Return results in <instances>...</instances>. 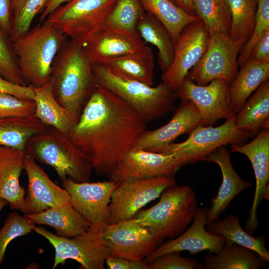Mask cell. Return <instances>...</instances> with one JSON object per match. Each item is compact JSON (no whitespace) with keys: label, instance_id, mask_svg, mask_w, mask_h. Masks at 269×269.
Returning <instances> with one entry per match:
<instances>
[{"label":"cell","instance_id":"6da1fadb","mask_svg":"<svg viewBox=\"0 0 269 269\" xmlns=\"http://www.w3.org/2000/svg\"><path fill=\"white\" fill-rule=\"evenodd\" d=\"M146 123L120 97L97 86L67 135L90 159L98 175L109 177L147 129Z\"/></svg>","mask_w":269,"mask_h":269},{"label":"cell","instance_id":"7a4b0ae2","mask_svg":"<svg viewBox=\"0 0 269 269\" xmlns=\"http://www.w3.org/2000/svg\"><path fill=\"white\" fill-rule=\"evenodd\" d=\"M50 81L58 102L79 118L97 87L93 64L83 47L66 41L55 58Z\"/></svg>","mask_w":269,"mask_h":269},{"label":"cell","instance_id":"3957f363","mask_svg":"<svg viewBox=\"0 0 269 269\" xmlns=\"http://www.w3.org/2000/svg\"><path fill=\"white\" fill-rule=\"evenodd\" d=\"M93 71L97 86L120 97L146 123L174 109L175 92L163 82L151 86L102 65L93 64Z\"/></svg>","mask_w":269,"mask_h":269},{"label":"cell","instance_id":"277c9868","mask_svg":"<svg viewBox=\"0 0 269 269\" xmlns=\"http://www.w3.org/2000/svg\"><path fill=\"white\" fill-rule=\"evenodd\" d=\"M67 40L59 29L45 20L12 41L26 85L39 87L50 81L55 58Z\"/></svg>","mask_w":269,"mask_h":269},{"label":"cell","instance_id":"5b68a950","mask_svg":"<svg viewBox=\"0 0 269 269\" xmlns=\"http://www.w3.org/2000/svg\"><path fill=\"white\" fill-rule=\"evenodd\" d=\"M197 207L192 188L175 184L162 191L156 204L139 211L134 218L159 245L165 239H172L182 233L192 222Z\"/></svg>","mask_w":269,"mask_h":269},{"label":"cell","instance_id":"8992f818","mask_svg":"<svg viewBox=\"0 0 269 269\" xmlns=\"http://www.w3.org/2000/svg\"><path fill=\"white\" fill-rule=\"evenodd\" d=\"M37 162L50 166L61 180L89 182L93 170L90 159L81 152L66 134L50 126L30 137L24 150Z\"/></svg>","mask_w":269,"mask_h":269},{"label":"cell","instance_id":"52a82bcc","mask_svg":"<svg viewBox=\"0 0 269 269\" xmlns=\"http://www.w3.org/2000/svg\"><path fill=\"white\" fill-rule=\"evenodd\" d=\"M117 0H69L45 19L83 47L104 25Z\"/></svg>","mask_w":269,"mask_h":269},{"label":"cell","instance_id":"ba28073f","mask_svg":"<svg viewBox=\"0 0 269 269\" xmlns=\"http://www.w3.org/2000/svg\"><path fill=\"white\" fill-rule=\"evenodd\" d=\"M235 117L226 120L217 127L201 125L195 129L188 137L180 143H172L160 152L171 154L183 166L206 160L207 157L219 147L227 144L241 145L254 135L237 127Z\"/></svg>","mask_w":269,"mask_h":269},{"label":"cell","instance_id":"9c48e42d","mask_svg":"<svg viewBox=\"0 0 269 269\" xmlns=\"http://www.w3.org/2000/svg\"><path fill=\"white\" fill-rule=\"evenodd\" d=\"M107 223L90 226L85 233L72 238L62 237L42 227L35 226L33 231L45 238L55 250L54 269L68 259L79 263L84 269H104L109 250L104 238Z\"/></svg>","mask_w":269,"mask_h":269},{"label":"cell","instance_id":"30bf717a","mask_svg":"<svg viewBox=\"0 0 269 269\" xmlns=\"http://www.w3.org/2000/svg\"><path fill=\"white\" fill-rule=\"evenodd\" d=\"M240 50L239 45L228 35L213 32L210 34L205 54L187 76L199 85H207L216 79H223L230 84L238 72Z\"/></svg>","mask_w":269,"mask_h":269},{"label":"cell","instance_id":"8fae6325","mask_svg":"<svg viewBox=\"0 0 269 269\" xmlns=\"http://www.w3.org/2000/svg\"><path fill=\"white\" fill-rule=\"evenodd\" d=\"M175 184L174 177L165 176L119 183L111 196L106 223L134 218L141 208L159 197L166 188Z\"/></svg>","mask_w":269,"mask_h":269},{"label":"cell","instance_id":"7c38bea8","mask_svg":"<svg viewBox=\"0 0 269 269\" xmlns=\"http://www.w3.org/2000/svg\"><path fill=\"white\" fill-rule=\"evenodd\" d=\"M210 34L199 18L186 26L175 44L173 61L161 75L162 82L175 92L189 71L205 54Z\"/></svg>","mask_w":269,"mask_h":269},{"label":"cell","instance_id":"4fadbf2b","mask_svg":"<svg viewBox=\"0 0 269 269\" xmlns=\"http://www.w3.org/2000/svg\"><path fill=\"white\" fill-rule=\"evenodd\" d=\"M209 84H196L186 76L175 92L177 98L188 100L197 108L201 117V125L213 126L222 119L235 117L236 113L229 102V83L223 79H216Z\"/></svg>","mask_w":269,"mask_h":269},{"label":"cell","instance_id":"5bb4252c","mask_svg":"<svg viewBox=\"0 0 269 269\" xmlns=\"http://www.w3.org/2000/svg\"><path fill=\"white\" fill-rule=\"evenodd\" d=\"M181 167L171 154L132 148L113 170L109 180L120 183L159 176L174 177Z\"/></svg>","mask_w":269,"mask_h":269},{"label":"cell","instance_id":"9a60e30c","mask_svg":"<svg viewBox=\"0 0 269 269\" xmlns=\"http://www.w3.org/2000/svg\"><path fill=\"white\" fill-rule=\"evenodd\" d=\"M104 238L110 255L134 261H142L158 245L134 218L107 224Z\"/></svg>","mask_w":269,"mask_h":269},{"label":"cell","instance_id":"2e32d148","mask_svg":"<svg viewBox=\"0 0 269 269\" xmlns=\"http://www.w3.org/2000/svg\"><path fill=\"white\" fill-rule=\"evenodd\" d=\"M208 209L197 207L192 224L178 236L158 245L142 262L146 265L157 257L171 252L188 251L194 254L204 251L217 254L226 244L222 236L213 234L206 228Z\"/></svg>","mask_w":269,"mask_h":269},{"label":"cell","instance_id":"e0dca14e","mask_svg":"<svg viewBox=\"0 0 269 269\" xmlns=\"http://www.w3.org/2000/svg\"><path fill=\"white\" fill-rule=\"evenodd\" d=\"M61 183L69 194V203L91 226L106 222L111 196L119 183L111 180L77 182L67 178Z\"/></svg>","mask_w":269,"mask_h":269},{"label":"cell","instance_id":"ac0fdd59","mask_svg":"<svg viewBox=\"0 0 269 269\" xmlns=\"http://www.w3.org/2000/svg\"><path fill=\"white\" fill-rule=\"evenodd\" d=\"M231 151L245 155L253 166L256 188L250 216L244 229L252 235L258 227L257 212L263 199H269V129H263L250 142L243 144H231Z\"/></svg>","mask_w":269,"mask_h":269},{"label":"cell","instance_id":"d6986e66","mask_svg":"<svg viewBox=\"0 0 269 269\" xmlns=\"http://www.w3.org/2000/svg\"><path fill=\"white\" fill-rule=\"evenodd\" d=\"M23 170L28 178L27 193L20 210L24 215L35 214L69 202L68 192L53 182L28 154H25Z\"/></svg>","mask_w":269,"mask_h":269},{"label":"cell","instance_id":"ffe728a7","mask_svg":"<svg viewBox=\"0 0 269 269\" xmlns=\"http://www.w3.org/2000/svg\"><path fill=\"white\" fill-rule=\"evenodd\" d=\"M171 120L153 130L144 131L134 142L133 148L160 152L179 136L190 134L201 125V117L190 101L182 100Z\"/></svg>","mask_w":269,"mask_h":269},{"label":"cell","instance_id":"44dd1931","mask_svg":"<svg viewBox=\"0 0 269 269\" xmlns=\"http://www.w3.org/2000/svg\"><path fill=\"white\" fill-rule=\"evenodd\" d=\"M147 45L137 32L130 33L103 26L83 46L93 64L138 51Z\"/></svg>","mask_w":269,"mask_h":269},{"label":"cell","instance_id":"7402d4cb","mask_svg":"<svg viewBox=\"0 0 269 269\" xmlns=\"http://www.w3.org/2000/svg\"><path fill=\"white\" fill-rule=\"evenodd\" d=\"M206 160L217 164L221 169L222 181L216 195L208 209L207 225L218 219L238 194L252 186V183L241 178L231 162L230 152L225 147H219L211 153Z\"/></svg>","mask_w":269,"mask_h":269},{"label":"cell","instance_id":"603a6c76","mask_svg":"<svg viewBox=\"0 0 269 269\" xmlns=\"http://www.w3.org/2000/svg\"><path fill=\"white\" fill-rule=\"evenodd\" d=\"M25 153L23 150L0 146V198L5 200L12 210L21 209L25 191L19 178Z\"/></svg>","mask_w":269,"mask_h":269},{"label":"cell","instance_id":"cb8c5ba5","mask_svg":"<svg viewBox=\"0 0 269 269\" xmlns=\"http://www.w3.org/2000/svg\"><path fill=\"white\" fill-rule=\"evenodd\" d=\"M33 88L35 104L34 116L45 126L52 127L67 134L79 118L58 102L50 81L41 87Z\"/></svg>","mask_w":269,"mask_h":269},{"label":"cell","instance_id":"d4e9b609","mask_svg":"<svg viewBox=\"0 0 269 269\" xmlns=\"http://www.w3.org/2000/svg\"><path fill=\"white\" fill-rule=\"evenodd\" d=\"M269 63L248 59L242 65L235 78L229 84V102L237 114L259 87L269 80Z\"/></svg>","mask_w":269,"mask_h":269},{"label":"cell","instance_id":"484cf974","mask_svg":"<svg viewBox=\"0 0 269 269\" xmlns=\"http://www.w3.org/2000/svg\"><path fill=\"white\" fill-rule=\"evenodd\" d=\"M34 224L49 226L56 235L72 238L86 232L90 225L69 203L46 209L38 213L24 215Z\"/></svg>","mask_w":269,"mask_h":269},{"label":"cell","instance_id":"4316f807","mask_svg":"<svg viewBox=\"0 0 269 269\" xmlns=\"http://www.w3.org/2000/svg\"><path fill=\"white\" fill-rule=\"evenodd\" d=\"M235 123L240 129L256 135L269 129V82L262 83L236 114Z\"/></svg>","mask_w":269,"mask_h":269},{"label":"cell","instance_id":"83f0119b","mask_svg":"<svg viewBox=\"0 0 269 269\" xmlns=\"http://www.w3.org/2000/svg\"><path fill=\"white\" fill-rule=\"evenodd\" d=\"M136 29L145 42L157 48V63L162 73L165 72L173 61L175 48L168 31L156 18L146 12L138 20Z\"/></svg>","mask_w":269,"mask_h":269},{"label":"cell","instance_id":"f1b7e54d","mask_svg":"<svg viewBox=\"0 0 269 269\" xmlns=\"http://www.w3.org/2000/svg\"><path fill=\"white\" fill-rule=\"evenodd\" d=\"M204 269H258L267 262L252 250L234 243H226L216 255H207Z\"/></svg>","mask_w":269,"mask_h":269},{"label":"cell","instance_id":"f546056e","mask_svg":"<svg viewBox=\"0 0 269 269\" xmlns=\"http://www.w3.org/2000/svg\"><path fill=\"white\" fill-rule=\"evenodd\" d=\"M210 232L223 236L226 243H234L256 253L263 259L269 261V252L263 237L255 238L241 226L236 215L230 214L223 219L218 218L206 226Z\"/></svg>","mask_w":269,"mask_h":269},{"label":"cell","instance_id":"4dcf8cb0","mask_svg":"<svg viewBox=\"0 0 269 269\" xmlns=\"http://www.w3.org/2000/svg\"><path fill=\"white\" fill-rule=\"evenodd\" d=\"M101 65L111 67L148 85L153 86L154 56L152 49L147 45L136 52L109 59Z\"/></svg>","mask_w":269,"mask_h":269},{"label":"cell","instance_id":"1f68e13d","mask_svg":"<svg viewBox=\"0 0 269 269\" xmlns=\"http://www.w3.org/2000/svg\"><path fill=\"white\" fill-rule=\"evenodd\" d=\"M145 11L156 18L166 29L174 43L184 28L199 19L188 14L170 0H139Z\"/></svg>","mask_w":269,"mask_h":269},{"label":"cell","instance_id":"d6a6232c","mask_svg":"<svg viewBox=\"0 0 269 269\" xmlns=\"http://www.w3.org/2000/svg\"><path fill=\"white\" fill-rule=\"evenodd\" d=\"M46 126L34 116L0 119V146L24 150L25 144L34 134Z\"/></svg>","mask_w":269,"mask_h":269},{"label":"cell","instance_id":"836d02e7","mask_svg":"<svg viewBox=\"0 0 269 269\" xmlns=\"http://www.w3.org/2000/svg\"><path fill=\"white\" fill-rule=\"evenodd\" d=\"M231 14L229 36L241 49L252 35L255 24L257 0H225Z\"/></svg>","mask_w":269,"mask_h":269},{"label":"cell","instance_id":"e575fe53","mask_svg":"<svg viewBox=\"0 0 269 269\" xmlns=\"http://www.w3.org/2000/svg\"><path fill=\"white\" fill-rule=\"evenodd\" d=\"M193 6L209 34L219 32L229 35L231 19L225 0H193Z\"/></svg>","mask_w":269,"mask_h":269},{"label":"cell","instance_id":"d590c367","mask_svg":"<svg viewBox=\"0 0 269 269\" xmlns=\"http://www.w3.org/2000/svg\"><path fill=\"white\" fill-rule=\"evenodd\" d=\"M145 12L139 0H117L104 26L136 33L137 23Z\"/></svg>","mask_w":269,"mask_h":269},{"label":"cell","instance_id":"8d00e7d4","mask_svg":"<svg viewBox=\"0 0 269 269\" xmlns=\"http://www.w3.org/2000/svg\"><path fill=\"white\" fill-rule=\"evenodd\" d=\"M35 224L25 216L16 212L9 213L0 230V268L8 245L15 238L27 235L33 231Z\"/></svg>","mask_w":269,"mask_h":269},{"label":"cell","instance_id":"74e56055","mask_svg":"<svg viewBox=\"0 0 269 269\" xmlns=\"http://www.w3.org/2000/svg\"><path fill=\"white\" fill-rule=\"evenodd\" d=\"M0 75L11 83L26 85L21 76L10 36L0 28Z\"/></svg>","mask_w":269,"mask_h":269},{"label":"cell","instance_id":"f35d334b","mask_svg":"<svg viewBox=\"0 0 269 269\" xmlns=\"http://www.w3.org/2000/svg\"><path fill=\"white\" fill-rule=\"evenodd\" d=\"M268 31H269V0H257L254 29L251 36L239 52V66L242 65L248 59L255 43Z\"/></svg>","mask_w":269,"mask_h":269},{"label":"cell","instance_id":"ab89813d","mask_svg":"<svg viewBox=\"0 0 269 269\" xmlns=\"http://www.w3.org/2000/svg\"><path fill=\"white\" fill-rule=\"evenodd\" d=\"M50 0H26L18 12L13 16L10 33L11 41L27 32L33 20L41 14Z\"/></svg>","mask_w":269,"mask_h":269},{"label":"cell","instance_id":"60d3db41","mask_svg":"<svg viewBox=\"0 0 269 269\" xmlns=\"http://www.w3.org/2000/svg\"><path fill=\"white\" fill-rule=\"evenodd\" d=\"M35 104L33 100H22L5 93H0V119L34 116Z\"/></svg>","mask_w":269,"mask_h":269},{"label":"cell","instance_id":"b9f144b4","mask_svg":"<svg viewBox=\"0 0 269 269\" xmlns=\"http://www.w3.org/2000/svg\"><path fill=\"white\" fill-rule=\"evenodd\" d=\"M146 265L148 269H204L197 260L183 257L178 252L164 254Z\"/></svg>","mask_w":269,"mask_h":269},{"label":"cell","instance_id":"7bdbcfd3","mask_svg":"<svg viewBox=\"0 0 269 269\" xmlns=\"http://www.w3.org/2000/svg\"><path fill=\"white\" fill-rule=\"evenodd\" d=\"M0 93L12 95L25 100H33V88L30 85H21L9 82L0 75Z\"/></svg>","mask_w":269,"mask_h":269},{"label":"cell","instance_id":"ee69618b","mask_svg":"<svg viewBox=\"0 0 269 269\" xmlns=\"http://www.w3.org/2000/svg\"><path fill=\"white\" fill-rule=\"evenodd\" d=\"M105 263L110 269H148L142 261H134L109 255Z\"/></svg>","mask_w":269,"mask_h":269},{"label":"cell","instance_id":"f6af8a7d","mask_svg":"<svg viewBox=\"0 0 269 269\" xmlns=\"http://www.w3.org/2000/svg\"><path fill=\"white\" fill-rule=\"evenodd\" d=\"M248 59L260 62L269 63V31L255 43Z\"/></svg>","mask_w":269,"mask_h":269},{"label":"cell","instance_id":"bcb514c9","mask_svg":"<svg viewBox=\"0 0 269 269\" xmlns=\"http://www.w3.org/2000/svg\"><path fill=\"white\" fill-rule=\"evenodd\" d=\"M13 16V0H0V28L9 35Z\"/></svg>","mask_w":269,"mask_h":269},{"label":"cell","instance_id":"7dc6e473","mask_svg":"<svg viewBox=\"0 0 269 269\" xmlns=\"http://www.w3.org/2000/svg\"><path fill=\"white\" fill-rule=\"evenodd\" d=\"M69 0H50L45 8L41 13L39 23L43 22L48 15L59 6L68 1Z\"/></svg>","mask_w":269,"mask_h":269},{"label":"cell","instance_id":"c3c4849f","mask_svg":"<svg viewBox=\"0 0 269 269\" xmlns=\"http://www.w3.org/2000/svg\"><path fill=\"white\" fill-rule=\"evenodd\" d=\"M170 0L176 6L182 9L188 14L192 15H196L193 6V0Z\"/></svg>","mask_w":269,"mask_h":269},{"label":"cell","instance_id":"681fc988","mask_svg":"<svg viewBox=\"0 0 269 269\" xmlns=\"http://www.w3.org/2000/svg\"><path fill=\"white\" fill-rule=\"evenodd\" d=\"M26 0H13V16L17 14L20 9L23 7Z\"/></svg>","mask_w":269,"mask_h":269},{"label":"cell","instance_id":"f907efd6","mask_svg":"<svg viewBox=\"0 0 269 269\" xmlns=\"http://www.w3.org/2000/svg\"><path fill=\"white\" fill-rule=\"evenodd\" d=\"M8 203L5 200L0 198V211Z\"/></svg>","mask_w":269,"mask_h":269}]
</instances>
